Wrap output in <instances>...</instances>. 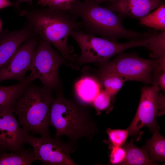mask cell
I'll list each match as a JSON object with an SVG mask.
<instances>
[{"label":"cell","instance_id":"obj_1","mask_svg":"<svg viewBox=\"0 0 165 165\" xmlns=\"http://www.w3.org/2000/svg\"><path fill=\"white\" fill-rule=\"evenodd\" d=\"M19 15L26 17L34 32L53 45L73 67L78 56L71 54L72 49L68 44V38L72 31L81 30V23L77 21L78 17L69 10L49 7L23 9Z\"/></svg>","mask_w":165,"mask_h":165},{"label":"cell","instance_id":"obj_2","mask_svg":"<svg viewBox=\"0 0 165 165\" xmlns=\"http://www.w3.org/2000/svg\"><path fill=\"white\" fill-rule=\"evenodd\" d=\"M81 20V30L92 35L116 42L120 38L131 40L149 37L153 32L140 33L128 30L122 23V17L92 0H76L69 10Z\"/></svg>","mask_w":165,"mask_h":165},{"label":"cell","instance_id":"obj_3","mask_svg":"<svg viewBox=\"0 0 165 165\" xmlns=\"http://www.w3.org/2000/svg\"><path fill=\"white\" fill-rule=\"evenodd\" d=\"M50 125L55 128V138L67 136L74 145L82 138L90 141L97 132L90 112L82 106L57 92L50 108Z\"/></svg>","mask_w":165,"mask_h":165},{"label":"cell","instance_id":"obj_4","mask_svg":"<svg viewBox=\"0 0 165 165\" xmlns=\"http://www.w3.org/2000/svg\"><path fill=\"white\" fill-rule=\"evenodd\" d=\"M53 90L31 83L17 99L13 108L21 127L28 133L49 137L50 108Z\"/></svg>","mask_w":165,"mask_h":165},{"label":"cell","instance_id":"obj_5","mask_svg":"<svg viewBox=\"0 0 165 165\" xmlns=\"http://www.w3.org/2000/svg\"><path fill=\"white\" fill-rule=\"evenodd\" d=\"M70 35L77 42L80 49L81 55L78 56L76 61V63L79 65L105 62L126 50L145 45L142 39L119 43L88 34L81 30L72 31Z\"/></svg>","mask_w":165,"mask_h":165},{"label":"cell","instance_id":"obj_6","mask_svg":"<svg viewBox=\"0 0 165 165\" xmlns=\"http://www.w3.org/2000/svg\"><path fill=\"white\" fill-rule=\"evenodd\" d=\"M63 64L70 65L50 43L40 38L29 68L31 73L26 79L30 83L38 79L44 86L60 91L61 82L59 70Z\"/></svg>","mask_w":165,"mask_h":165},{"label":"cell","instance_id":"obj_7","mask_svg":"<svg viewBox=\"0 0 165 165\" xmlns=\"http://www.w3.org/2000/svg\"><path fill=\"white\" fill-rule=\"evenodd\" d=\"M160 90L156 84L142 88L136 114L127 129L129 136H137L144 126L148 127L152 133L159 130L156 117L165 113V96L159 93Z\"/></svg>","mask_w":165,"mask_h":165},{"label":"cell","instance_id":"obj_8","mask_svg":"<svg viewBox=\"0 0 165 165\" xmlns=\"http://www.w3.org/2000/svg\"><path fill=\"white\" fill-rule=\"evenodd\" d=\"M158 63L157 59H146L121 52L113 60L99 64L98 72L116 74L125 81L134 80L150 84L152 82L153 71Z\"/></svg>","mask_w":165,"mask_h":165},{"label":"cell","instance_id":"obj_9","mask_svg":"<svg viewBox=\"0 0 165 165\" xmlns=\"http://www.w3.org/2000/svg\"><path fill=\"white\" fill-rule=\"evenodd\" d=\"M24 141L32 146L36 160L41 161L42 165H77L70 156L76 148L71 143H65L59 138L50 136L36 137L29 133L25 136Z\"/></svg>","mask_w":165,"mask_h":165},{"label":"cell","instance_id":"obj_10","mask_svg":"<svg viewBox=\"0 0 165 165\" xmlns=\"http://www.w3.org/2000/svg\"><path fill=\"white\" fill-rule=\"evenodd\" d=\"M40 39L37 35L33 36L19 47L0 69V82L8 79L21 82L26 79V74L29 70Z\"/></svg>","mask_w":165,"mask_h":165},{"label":"cell","instance_id":"obj_11","mask_svg":"<svg viewBox=\"0 0 165 165\" xmlns=\"http://www.w3.org/2000/svg\"><path fill=\"white\" fill-rule=\"evenodd\" d=\"M13 108L8 107L0 111V150L2 152L20 153L24 148V138L28 133L20 127Z\"/></svg>","mask_w":165,"mask_h":165},{"label":"cell","instance_id":"obj_12","mask_svg":"<svg viewBox=\"0 0 165 165\" xmlns=\"http://www.w3.org/2000/svg\"><path fill=\"white\" fill-rule=\"evenodd\" d=\"M104 7L122 17L139 20L164 4L161 0H113Z\"/></svg>","mask_w":165,"mask_h":165},{"label":"cell","instance_id":"obj_13","mask_svg":"<svg viewBox=\"0 0 165 165\" xmlns=\"http://www.w3.org/2000/svg\"><path fill=\"white\" fill-rule=\"evenodd\" d=\"M36 35L28 23L19 30L0 32V69L24 42Z\"/></svg>","mask_w":165,"mask_h":165},{"label":"cell","instance_id":"obj_14","mask_svg":"<svg viewBox=\"0 0 165 165\" xmlns=\"http://www.w3.org/2000/svg\"><path fill=\"white\" fill-rule=\"evenodd\" d=\"M102 86L98 78L86 75L75 83V90L78 98L87 103H92L102 89Z\"/></svg>","mask_w":165,"mask_h":165},{"label":"cell","instance_id":"obj_15","mask_svg":"<svg viewBox=\"0 0 165 165\" xmlns=\"http://www.w3.org/2000/svg\"><path fill=\"white\" fill-rule=\"evenodd\" d=\"M131 139L129 142L124 144L126 156L120 165H156L157 163L152 161L148 152L145 149H141L136 146Z\"/></svg>","mask_w":165,"mask_h":165},{"label":"cell","instance_id":"obj_16","mask_svg":"<svg viewBox=\"0 0 165 165\" xmlns=\"http://www.w3.org/2000/svg\"><path fill=\"white\" fill-rule=\"evenodd\" d=\"M29 83L26 78L24 81L14 85L0 86V111L8 107H13L17 99Z\"/></svg>","mask_w":165,"mask_h":165},{"label":"cell","instance_id":"obj_17","mask_svg":"<svg viewBox=\"0 0 165 165\" xmlns=\"http://www.w3.org/2000/svg\"><path fill=\"white\" fill-rule=\"evenodd\" d=\"M36 160L34 149L22 150L20 153L2 152L0 156V165H30Z\"/></svg>","mask_w":165,"mask_h":165},{"label":"cell","instance_id":"obj_18","mask_svg":"<svg viewBox=\"0 0 165 165\" xmlns=\"http://www.w3.org/2000/svg\"><path fill=\"white\" fill-rule=\"evenodd\" d=\"M156 130L152 138L147 140L143 149L149 152V155L153 161L164 162L165 160V139Z\"/></svg>","mask_w":165,"mask_h":165},{"label":"cell","instance_id":"obj_19","mask_svg":"<svg viewBox=\"0 0 165 165\" xmlns=\"http://www.w3.org/2000/svg\"><path fill=\"white\" fill-rule=\"evenodd\" d=\"M98 75L102 86L111 98L116 95L126 81L122 77L113 73L98 72Z\"/></svg>","mask_w":165,"mask_h":165},{"label":"cell","instance_id":"obj_20","mask_svg":"<svg viewBox=\"0 0 165 165\" xmlns=\"http://www.w3.org/2000/svg\"><path fill=\"white\" fill-rule=\"evenodd\" d=\"M139 20L141 24L162 31H165V4L159 6Z\"/></svg>","mask_w":165,"mask_h":165},{"label":"cell","instance_id":"obj_21","mask_svg":"<svg viewBox=\"0 0 165 165\" xmlns=\"http://www.w3.org/2000/svg\"><path fill=\"white\" fill-rule=\"evenodd\" d=\"M149 39L151 42L149 48L152 51L151 57L157 59L165 58V31L153 35Z\"/></svg>","mask_w":165,"mask_h":165},{"label":"cell","instance_id":"obj_22","mask_svg":"<svg viewBox=\"0 0 165 165\" xmlns=\"http://www.w3.org/2000/svg\"><path fill=\"white\" fill-rule=\"evenodd\" d=\"M109 139L112 146H122L125 144L129 133L127 129H114L109 128L107 130Z\"/></svg>","mask_w":165,"mask_h":165},{"label":"cell","instance_id":"obj_23","mask_svg":"<svg viewBox=\"0 0 165 165\" xmlns=\"http://www.w3.org/2000/svg\"><path fill=\"white\" fill-rule=\"evenodd\" d=\"M76 0H38V4L51 8L69 10Z\"/></svg>","mask_w":165,"mask_h":165},{"label":"cell","instance_id":"obj_24","mask_svg":"<svg viewBox=\"0 0 165 165\" xmlns=\"http://www.w3.org/2000/svg\"><path fill=\"white\" fill-rule=\"evenodd\" d=\"M111 98L109 94L105 90L101 89L92 103L97 110L100 112L108 108L110 104Z\"/></svg>","mask_w":165,"mask_h":165},{"label":"cell","instance_id":"obj_25","mask_svg":"<svg viewBox=\"0 0 165 165\" xmlns=\"http://www.w3.org/2000/svg\"><path fill=\"white\" fill-rule=\"evenodd\" d=\"M110 155V160L113 164H121L124 160L126 151L122 146H112Z\"/></svg>","mask_w":165,"mask_h":165},{"label":"cell","instance_id":"obj_26","mask_svg":"<svg viewBox=\"0 0 165 165\" xmlns=\"http://www.w3.org/2000/svg\"><path fill=\"white\" fill-rule=\"evenodd\" d=\"M11 6L16 7L15 4L10 0H0V9Z\"/></svg>","mask_w":165,"mask_h":165},{"label":"cell","instance_id":"obj_27","mask_svg":"<svg viewBox=\"0 0 165 165\" xmlns=\"http://www.w3.org/2000/svg\"><path fill=\"white\" fill-rule=\"evenodd\" d=\"M33 0H17L16 2L15 3L16 7H18L19 6L22 2H27L30 5H31L32 4Z\"/></svg>","mask_w":165,"mask_h":165},{"label":"cell","instance_id":"obj_28","mask_svg":"<svg viewBox=\"0 0 165 165\" xmlns=\"http://www.w3.org/2000/svg\"><path fill=\"white\" fill-rule=\"evenodd\" d=\"M95 3L99 5L106 1H111L113 0H92Z\"/></svg>","mask_w":165,"mask_h":165},{"label":"cell","instance_id":"obj_29","mask_svg":"<svg viewBox=\"0 0 165 165\" xmlns=\"http://www.w3.org/2000/svg\"><path fill=\"white\" fill-rule=\"evenodd\" d=\"M2 29V23L1 20H0V32L1 31Z\"/></svg>","mask_w":165,"mask_h":165}]
</instances>
